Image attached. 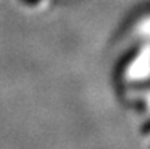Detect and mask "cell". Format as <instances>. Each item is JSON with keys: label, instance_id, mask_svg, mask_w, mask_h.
I'll return each instance as SVG.
<instances>
[{"label": "cell", "instance_id": "obj_1", "mask_svg": "<svg viewBox=\"0 0 150 149\" xmlns=\"http://www.w3.org/2000/svg\"><path fill=\"white\" fill-rule=\"evenodd\" d=\"M142 133H143V135H147V133H150V120L146 123V124H144V126H143V127H142Z\"/></svg>", "mask_w": 150, "mask_h": 149}]
</instances>
